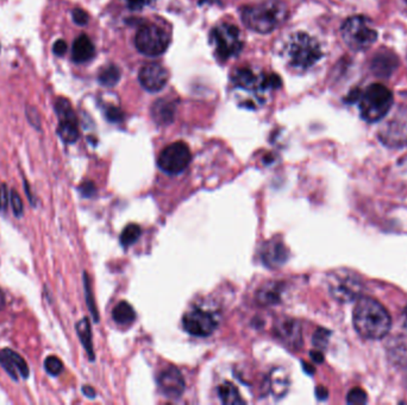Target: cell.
Masks as SVG:
<instances>
[{
    "label": "cell",
    "instance_id": "32",
    "mask_svg": "<svg viewBox=\"0 0 407 405\" xmlns=\"http://www.w3.org/2000/svg\"><path fill=\"white\" fill-rule=\"evenodd\" d=\"M10 205H11L13 214L15 217H22L24 210L23 201L15 189L10 191Z\"/></svg>",
    "mask_w": 407,
    "mask_h": 405
},
{
    "label": "cell",
    "instance_id": "13",
    "mask_svg": "<svg viewBox=\"0 0 407 405\" xmlns=\"http://www.w3.org/2000/svg\"><path fill=\"white\" fill-rule=\"evenodd\" d=\"M158 385L165 397L177 399L184 394L186 382L177 367L169 366L158 375Z\"/></svg>",
    "mask_w": 407,
    "mask_h": 405
},
{
    "label": "cell",
    "instance_id": "5",
    "mask_svg": "<svg viewBox=\"0 0 407 405\" xmlns=\"http://www.w3.org/2000/svg\"><path fill=\"white\" fill-rule=\"evenodd\" d=\"M327 290L331 297L341 303H349L361 297L363 281L349 269H337L327 276Z\"/></svg>",
    "mask_w": 407,
    "mask_h": 405
},
{
    "label": "cell",
    "instance_id": "6",
    "mask_svg": "<svg viewBox=\"0 0 407 405\" xmlns=\"http://www.w3.org/2000/svg\"><path fill=\"white\" fill-rule=\"evenodd\" d=\"M393 105V94L384 84H372L362 93L360 112L363 120L379 122L387 115Z\"/></svg>",
    "mask_w": 407,
    "mask_h": 405
},
{
    "label": "cell",
    "instance_id": "14",
    "mask_svg": "<svg viewBox=\"0 0 407 405\" xmlns=\"http://www.w3.org/2000/svg\"><path fill=\"white\" fill-rule=\"evenodd\" d=\"M139 84L148 92L156 93L162 91L169 80L168 70L163 65L150 63L139 70Z\"/></svg>",
    "mask_w": 407,
    "mask_h": 405
},
{
    "label": "cell",
    "instance_id": "4",
    "mask_svg": "<svg viewBox=\"0 0 407 405\" xmlns=\"http://www.w3.org/2000/svg\"><path fill=\"white\" fill-rule=\"evenodd\" d=\"M319 43L310 34L296 32L288 39L284 48V58L291 68L306 70L322 58Z\"/></svg>",
    "mask_w": 407,
    "mask_h": 405
},
{
    "label": "cell",
    "instance_id": "35",
    "mask_svg": "<svg viewBox=\"0 0 407 405\" xmlns=\"http://www.w3.org/2000/svg\"><path fill=\"white\" fill-rule=\"evenodd\" d=\"M10 202V193L5 184L0 186V212H6Z\"/></svg>",
    "mask_w": 407,
    "mask_h": 405
},
{
    "label": "cell",
    "instance_id": "37",
    "mask_svg": "<svg viewBox=\"0 0 407 405\" xmlns=\"http://www.w3.org/2000/svg\"><path fill=\"white\" fill-rule=\"evenodd\" d=\"M72 17H73V20L77 25H86V24L89 23V15L84 11V10H81V8H75L72 12Z\"/></svg>",
    "mask_w": 407,
    "mask_h": 405
},
{
    "label": "cell",
    "instance_id": "24",
    "mask_svg": "<svg viewBox=\"0 0 407 405\" xmlns=\"http://www.w3.org/2000/svg\"><path fill=\"white\" fill-rule=\"evenodd\" d=\"M288 386H289V379L286 371L282 368L273 370L269 378V390L274 394V397H284L288 391Z\"/></svg>",
    "mask_w": 407,
    "mask_h": 405
},
{
    "label": "cell",
    "instance_id": "28",
    "mask_svg": "<svg viewBox=\"0 0 407 405\" xmlns=\"http://www.w3.org/2000/svg\"><path fill=\"white\" fill-rule=\"evenodd\" d=\"M141 233H142V230L139 225H136V224L127 225L120 234V244L123 248H129L139 240Z\"/></svg>",
    "mask_w": 407,
    "mask_h": 405
},
{
    "label": "cell",
    "instance_id": "44",
    "mask_svg": "<svg viewBox=\"0 0 407 405\" xmlns=\"http://www.w3.org/2000/svg\"><path fill=\"white\" fill-rule=\"evenodd\" d=\"M303 371L306 372V373H308V375H313V373H315V368H313V367H312L310 364L303 363Z\"/></svg>",
    "mask_w": 407,
    "mask_h": 405
},
{
    "label": "cell",
    "instance_id": "34",
    "mask_svg": "<svg viewBox=\"0 0 407 405\" xmlns=\"http://www.w3.org/2000/svg\"><path fill=\"white\" fill-rule=\"evenodd\" d=\"M123 3L129 10L139 11L143 8H146V5H149L151 0H123Z\"/></svg>",
    "mask_w": 407,
    "mask_h": 405
},
{
    "label": "cell",
    "instance_id": "2",
    "mask_svg": "<svg viewBox=\"0 0 407 405\" xmlns=\"http://www.w3.org/2000/svg\"><path fill=\"white\" fill-rule=\"evenodd\" d=\"M232 82L241 106L248 108L262 105L267 92L281 86L280 77L277 74L258 75L249 68L237 69L232 74Z\"/></svg>",
    "mask_w": 407,
    "mask_h": 405
},
{
    "label": "cell",
    "instance_id": "11",
    "mask_svg": "<svg viewBox=\"0 0 407 405\" xmlns=\"http://www.w3.org/2000/svg\"><path fill=\"white\" fill-rule=\"evenodd\" d=\"M55 111L58 113V134L63 142L73 144L79 139V124L70 101L58 98L55 103Z\"/></svg>",
    "mask_w": 407,
    "mask_h": 405
},
{
    "label": "cell",
    "instance_id": "20",
    "mask_svg": "<svg viewBox=\"0 0 407 405\" xmlns=\"http://www.w3.org/2000/svg\"><path fill=\"white\" fill-rule=\"evenodd\" d=\"M177 111V105L173 100L160 99L155 101L153 108H151V115L155 122L158 125H169L172 124L175 117Z\"/></svg>",
    "mask_w": 407,
    "mask_h": 405
},
{
    "label": "cell",
    "instance_id": "36",
    "mask_svg": "<svg viewBox=\"0 0 407 405\" xmlns=\"http://www.w3.org/2000/svg\"><path fill=\"white\" fill-rule=\"evenodd\" d=\"M96 184L91 182V181H87V182H84V184H80L79 187V193L84 198H92L94 194H96Z\"/></svg>",
    "mask_w": 407,
    "mask_h": 405
},
{
    "label": "cell",
    "instance_id": "29",
    "mask_svg": "<svg viewBox=\"0 0 407 405\" xmlns=\"http://www.w3.org/2000/svg\"><path fill=\"white\" fill-rule=\"evenodd\" d=\"M84 297H86V303L89 307L91 315H92L94 322L99 321V314L96 309V302H94V296H93L92 285H91V281L86 272H84Z\"/></svg>",
    "mask_w": 407,
    "mask_h": 405
},
{
    "label": "cell",
    "instance_id": "42",
    "mask_svg": "<svg viewBox=\"0 0 407 405\" xmlns=\"http://www.w3.org/2000/svg\"><path fill=\"white\" fill-rule=\"evenodd\" d=\"M310 356H311L312 360H313L315 363L322 364L324 361L323 352L320 351V349L310 352Z\"/></svg>",
    "mask_w": 407,
    "mask_h": 405
},
{
    "label": "cell",
    "instance_id": "27",
    "mask_svg": "<svg viewBox=\"0 0 407 405\" xmlns=\"http://www.w3.org/2000/svg\"><path fill=\"white\" fill-rule=\"evenodd\" d=\"M100 84L105 87H113L120 80V69L115 65H106L101 69L98 77Z\"/></svg>",
    "mask_w": 407,
    "mask_h": 405
},
{
    "label": "cell",
    "instance_id": "23",
    "mask_svg": "<svg viewBox=\"0 0 407 405\" xmlns=\"http://www.w3.org/2000/svg\"><path fill=\"white\" fill-rule=\"evenodd\" d=\"M75 330H77V337L80 339L81 345L84 346V351L89 356V359L93 361L96 358V354L93 348L92 328H91L89 319H81L80 321L77 322Z\"/></svg>",
    "mask_w": 407,
    "mask_h": 405
},
{
    "label": "cell",
    "instance_id": "22",
    "mask_svg": "<svg viewBox=\"0 0 407 405\" xmlns=\"http://www.w3.org/2000/svg\"><path fill=\"white\" fill-rule=\"evenodd\" d=\"M96 49L93 46L92 41L89 39V36L81 34L73 43L72 48V58L77 63H84L91 60L94 56Z\"/></svg>",
    "mask_w": 407,
    "mask_h": 405
},
{
    "label": "cell",
    "instance_id": "12",
    "mask_svg": "<svg viewBox=\"0 0 407 405\" xmlns=\"http://www.w3.org/2000/svg\"><path fill=\"white\" fill-rule=\"evenodd\" d=\"M182 325L186 332L196 338L210 337L217 328V320L206 310L194 308L184 314Z\"/></svg>",
    "mask_w": 407,
    "mask_h": 405
},
{
    "label": "cell",
    "instance_id": "1",
    "mask_svg": "<svg viewBox=\"0 0 407 405\" xmlns=\"http://www.w3.org/2000/svg\"><path fill=\"white\" fill-rule=\"evenodd\" d=\"M353 327L356 332L368 340H380L386 337L392 320L384 308L377 300L370 297H360L353 313Z\"/></svg>",
    "mask_w": 407,
    "mask_h": 405
},
{
    "label": "cell",
    "instance_id": "17",
    "mask_svg": "<svg viewBox=\"0 0 407 405\" xmlns=\"http://www.w3.org/2000/svg\"><path fill=\"white\" fill-rule=\"evenodd\" d=\"M261 259L267 268L277 269L288 259V251L280 239L269 240L261 250Z\"/></svg>",
    "mask_w": 407,
    "mask_h": 405
},
{
    "label": "cell",
    "instance_id": "15",
    "mask_svg": "<svg viewBox=\"0 0 407 405\" xmlns=\"http://www.w3.org/2000/svg\"><path fill=\"white\" fill-rule=\"evenodd\" d=\"M274 333L279 340L293 349H300L303 345V330L296 320L281 319L275 323Z\"/></svg>",
    "mask_w": 407,
    "mask_h": 405
},
{
    "label": "cell",
    "instance_id": "45",
    "mask_svg": "<svg viewBox=\"0 0 407 405\" xmlns=\"http://www.w3.org/2000/svg\"><path fill=\"white\" fill-rule=\"evenodd\" d=\"M5 304H6V301H5V295L3 290L0 289V311L4 309Z\"/></svg>",
    "mask_w": 407,
    "mask_h": 405
},
{
    "label": "cell",
    "instance_id": "46",
    "mask_svg": "<svg viewBox=\"0 0 407 405\" xmlns=\"http://www.w3.org/2000/svg\"><path fill=\"white\" fill-rule=\"evenodd\" d=\"M405 316H406V321H407V307L406 309H405Z\"/></svg>",
    "mask_w": 407,
    "mask_h": 405
},
{
    "label": "cell",
    "instance_id": "7",
    "mask_svg": "<svg viewBox=\"0 0 407 405\" xmlns=\"http://www.w3.org/2000/svg\"><path fill=\"white\" fill-rule=\"evenodd\" d=\"M370 23V20L363 15H353L343 23L341 32L350 49L367 50L377 42V32Z\"/></svg>",
    "mask_w": 407,
    "mask_h": 405
},
{
    "label": "cell",
    "instance_id": "31",
    "mask_svg": "<svg viewBox=\"0 0 407 405\" xmlns=\"http://www.w3.org/2000/svg\"><path fill=\"white\" fill-rule=\"evenodd\" d=\"M331 332L329 329L318 328L313 334V345L317 349H325L327 344H329V338H330Z\"/></svg>",
    "mask_w": 407,
    "mask_h": 405
},
{
    "label": "cell",
    "instance_id": "41",
    "mask_svg": "<svg viewBox=\"0 0 407 405\" xmlns=\"http://www.w3.org/2000/svg\"><path fill=\"white\" fill-rule=\"evenodd\" d=\"M315 396H317L319 401H325V399H327V397H329V391H327L325 386H317V389H315Z\"/></svg>",
    "mask_w": 407,
    "mask_h": 405
},
{
    "label": "cell",
    "instance_id": "18",
    "mask_svg": "<svg viewBox=\"0 0 407 405\" xmlns=\"http://www.w3.org/2000/svg\"><path fill=\"white\" fill-rule=\"evenodd\" d=\"M399 65V60L391 50H381L372 61V73L379 77H389Z\"/></svg>",
    "mask_w": 407,
    "mask_h": 405
},
{
    "label": "cell",
    "instance_id": "33",
    "mask_svg": "<svg viewBox=\"0 0 407 405\" xmlns=\"http://www.w3.org/2000/svg\"><path fill=\"white\" fill-rule=\"evenodd\" d=\"M346 401L349 404H365L367 403V394L362 390L361 387H353L346 396Z\"/></svg>",
    "mask_w": 407,
    "mask_h": 405
},
{
    "label": "cell",
    "instance_id": "10",
    "mask_svg": "<svg viewBox=\"0 0 407 405\" xmlns=\"http://www.w3.org/2000/svg\"><path fill=\"white\" fill-rule=\"evenodd\" d=\"M192 160L191 150L182 142L173 143L165 146L158 156V168L169 175H177L189 167Z\"/></svg>",
    "mask_w": 407,
    "mask_h": 405
},
{
    "label": "cell",
    "instance_id": "19",
    "mask_svg": "<svg viewBox=\"0 0 407 405\" xmlns=\"http://www.w3.org/2000/svg\"><path fill=\"white\" fill-rule=\"evenodd\" d=\"M381 141L388 146H401L407 143V122H388L387 129L381 132Z\"/></svg>",
    "mask_w": 407,
    "mask_h": 405
},
{
    "label": "cell",
    "instance_id": "40",
    "mask_svg": "<svg viewBox=\"0 0 407 405\" xmlns=\"http://www.w3.org/2000/svg\"><path fill=\"white\" fill-rule=\"evenodd\" d=\"M53 49H54V53L58 56H63L65 54V51H67V43L65 41H62V39H58V42H55Z\"/></svg>",
    "mask_w": 407,
    "mask_h": 405
},
{
    "label": "cell",
    "instance_id": "26",
    "mask_svg": "<svg viewBox=\"0 0 407 405\" xmlns=\"http://www.w3.org/2000/svg\"><path fill=\"white\" fill-rule=\"evenodd\" d=\"M112 318L117 323L127 325V323L134 321L136 313H134V308L131 307V304L127 302H120L115 307V309L112 311Z\"/></svg>",
    "mask_w": 407,
    "mask_h": 405
},
{
    "label": "cell",
    "instance_id": "39",
    "mask_svg": "<svg viewBox=\"0 0 407 405\" xmlns=\"http://www.w3.org/2000/svg\"><path fill=\"white\" fill-rule=\"evenodd\" d=\"M362 92L358 89V88H353V91H350L349 94L346 96V103H355L360 101L361 99Z\"/></svg>",
    "mask_w": 407,
    "mask_h": 405
},
{
    "label": "cell",
    "instance_id": "16",
    "mask_svg": "<svg viewBox=\"0 0 407 405\" xmlns=\"http://www.w3.org/2000/svg\"><path fill=\"white\" fill-rule=\"evenodd\" d=\"M0 365L13 380H18V375L27 379L30 375L29 366L23 356L10 348H4L0 351Z\"/></svg>",
    "mask_w": 407,
    "mask_h": 405
},
{
    "label": "cell",
    "instance_id": "8",
    "mask_svg": "<svg viewBox=\"0 0 407 405\" xmlns=\"http://www.w3.org/2000/svg\"><path fill=\"white\" fill-rule=\"evenodd\" d=\"M210 39L215 46V54L222 61L237 56L242 50L241 32L239 27L232 24L222 23L213 27Z\"/></svg>",
    "mask_w": 407,
    "mask_h": 405
},
{
    "label": "cell",
    "instance_id": "9",
    "mask_svg": "<svg viewBox=\"0 0 407 405\" xmlns=\"http://www.w3.org/2000/svg\"><path fill=\"white\" fill-rule=\"evenodd\" d=\"M134 44L139 53L150 58L160 56L163 54L169 46L168 34L165 30L155 24H144L139 27L136 37H134Z\"/></svg>",
    "mask_w": 407,
    "mask_h": 405
},
{
    "label": "cell",
    "instance_id": "25",
    "mask_svg": "<svg viewBox=\"0 0 407 405\" xmlns=\"http://www.w3.org/2000/svg\"><path fill=\"white\" fill-rule=\"evenodd\" d=\"M218 396L220 401L227 405H241L246 401L239 394V391L236 386L230 382H224L218 387Z\"/></svg>",
    "mask_w": 407,
    "mask_h": 405
},
{
    "label": "cell",
    "instance_id": "3",
    "mask_svg": "<svg viewBox=\"0 0 407 405\" xmlns=\"http://www.w3.org/2000/svg\"><path fill=\"white\" fill-rule=\"evenodd\" d=\"M287 15V8L280 0H265L261 4L242 8L243 23L258 34H269L280 27Z\"/></svg>",
    "mask_w": 407,
    "mask_h": 405
},
{
    "label": "cell",
    "instance_id": "43",
    "mask_svg": "<svg viewBox=\"0 0 407 405\" xmlns=\"http://www.w3.org/2000/svg\"><path fill=\"white\" fill-rule=\"evenodd\" d=\"M82 394H84L86 397H96V390L93 389L92 386L84 385V387H82Z\"/></svg>",
    "mask_w": 407,
    "mask_h": 405
},
{
    "label": "cell",
    "instance_id": "38",
    "mask_svg": "<svg viewBox=\"0 0 407 405\" xmlns=\"http://www.w3.org/2000/svg\"><path fill=\"white\" fill-rule=\"evenodd\" d=\"M106 118L111 122H120L124 118L123 112L117 108H108L106 112Z\"/></svg>",
    "mask_w": 407,
    "mask_h": 405
},
{
    "label": "cell",
    "instance_id": "30",
    "mask_svg": "<svg viewBox=\"0 0 407 405\" xmlns=\"http://www.w3.org/2000/svg\"><path fill=\"white\" fill-rule=\"evenodd\" d=\"M44 368L50 375L58 377L63 371V364H62L61 360L58 359V356H49L44 360Z\"/></svg>",
    "mask_w": 407,
    "mask_h": 405
},
{
    "label": "cell",
    "instance_id": "21",
    "mask_svg": "<svg viewBox=\"0 0 407 405\" xmlns=\"http://www.w3.org/2000/svg\"><path fill=\"white\" fill-rule=\"evenodd\" d=\"M284 289V283L269 282L258 289L256 292V300L262 306H274L281 302Z\"/></svg>",
    "mask_w": 407,
    "mask_h": 405
}]
</instances>
